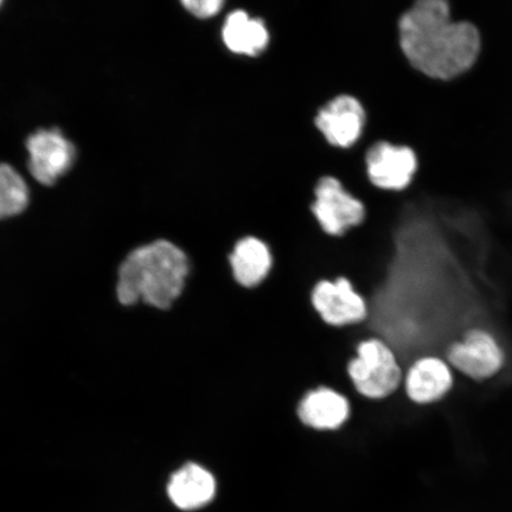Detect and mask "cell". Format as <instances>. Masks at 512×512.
Returning a JSON list of instances; mask_svg holds the SVG:
<instances>
[{
    "label": "cell",
    "instance_id": "30bf717a",
    "mask_svg": "<svg viewBox=\"0 0 512 512\" xmlns=\"http://www.w3.org/2000/svg\"><path fill=\"white\" fill-rule=\"evenodd\" d=\"M221 38L230 53L248 59L265 54L272 41L265 18L254 17L243 9L229 12L222 24Z\"/></svg>",
    "mask_w": 512,
    "mask_h": 512
},
{
    "label": "cell",
    "instance_id": "52a82bcc",
    "mask_svg": "<svg viewBox=\"0 0 512 512\" xmlns=\"http://www.w3.org/2000/svg\"><path fill=\"white\" fill-rule=\"evenodd\" d=\"M311 304L319 318L332 328L360 324L369 316L366 299L345 277L318 281L311 292Z\"/></svg>",
    "mask_w": 512,
    "mask_h": 512
},
{
    "label": "cell",
    "instance_id": "5b68a950",
    "mask_svg": "<svg viewBox=\"0 0 512 512\" xmlns=\"http://www.w3.org/2000/svg\"><path fill=\"white\" fill-rule=\"evenodd\" d=\"M367 120L362 101L355 95L342 93L319 106L313 125L326 144L338 150H349L360 143Z\"/></svg>",
    "mask_w": 512,
    "mask_h": 512
},
{
    "label": "cell",
    "instance_id": "7c38bea8",
    "mask_svg": "<svg viewBox=\"0 0 512 512\" xmlns=\"http://www.w3.org/2000/svg\"><path fill=\"white\" fill-rule=\"evenodd\" d=\"M229 265L236 284L247 290L270 277L274 265L271 247L254 235L242 236L229 253Z\"/></svg>",
    "mask_w": 512,
    "mask_h": 512
},
{
    "label": "cell",
    "instance_id": "ba28073f",
    "mask_svg": "<svg viewBox=\"0 0 512 512\" xmlns=\"http://www.w3.org/2000/svg\"><path fill=\"white\" fill-rule=\"evenodd\" d=\"M448 362L473 380H488L504 366L501 344L489 331L475 329L447 351Z\"/></svg>",
    "mask_w": 512,
    "mask_h": 512
},
{
    "label": "cell",
    "instance_id": "6da1fadb",
    "mask_svg": "<svg viewBox=\"0 0 512 512\" xmlns=\"http://www.w3.org/2000/svg\"><path fill=\"white\" fill-rule=\"evenodd\" d=\"M398 42L409 66L427 78H458L476 63L478 29L469 22H454L445 0H419L398 19Z\"/></svg>",
    "mask_w": 512,
    "mask_h": 512
},
{
    "label": "cell",
    "instance_id": "9c48e42d",
    "mask_svg": "<svg viewBox=\"0 0 512 512\" xmlns=\"http://www.w3.org/2000/svg\"><path fill=\"white\" fill-rule=\"evenodd\" d=\"M27 147L31 175L43 185L54 184L66 174L76 156L73 143L64 137L59 128L31 134Z\"/></svg>",
    "mask_w": 512,
    "mask_h": 512
},
{
    "label": "cell",
    "instance_id": "3957f363",
    "mask_svg": "<svg viewBox=\"0 0 512 512\" xmlns=\"http://www.w3.org/2000/svg\"><path fill=\"white\" fill-rule=\"evenodd\" d=\"M348 375L356 392L369 400L394 394L402 382V370L387 341L370 337L358 343L356 356L348 364Z\"/></svg>",
    "mask_w": 512,
    "mask_h": 512
},
{
    "label": "cell",
    "instance_id": "8992f818",
    "mask_svg": "<svg viewBox=\"0 0 512 512\" xmlns=\"http://www.w3.org/2000/svg\"><path fill=\"white\" fill-rule=\"evenodd\" d=\"M364 166L371 187L399 192L412 184L419 160L412 147L379 140L364 153Z\"/></svg>",
    "mask_w": 512,
    "mask_h": 512
},
{
    "label": "cell",
    "instance_id": "2e32d148",
    "mask_svg": "<svg viewBox=\"0 0 512 512\" xmlns=\"http://www.w3.org/2000/svg\"><path fill=\"white\" fill-rule=\"evenodd\" d=\"M223 0H183L182 5L197 18L207 19L219 15L224 6Z\"/></svg>",
    "mask_w": 512,
    "mask_h": 512
},
{
    "label": "cell",
    "instance_id": "e0dca14e",
    "mask_svg": "<svg viewBox=\"0 0 512 512\" xmlns=\"http://www.w3.org/2000/svg\"><path fill=\"white\" fill-rule=\"evenodd\" d=\"M0 5H2V2H0Z\"/></svg>",
    "mask_w": 512,
    "mask_h": 512
},
{
    "label": "cell",
    "instance_id": "277c9868",
    "mask_svg": "<svg viewBox=\"0 0 512 512\" xmlns=\"http://www.w3.org/2000/svg\"><path fill=\"white\" fill-rule=\"evenodd\" d=\"M310 210L320 230L329 238H343L367 220L366 204L334 175L318 179Z\"/></svg>",
    "mask_w": 512,
    "mask_h": 512
},
{
    "label": "cell",
    "instance_id": "7a4b0ae2",
    "mask_svg": "<svg viewBox=\"0 0 512 512\" xmlns=\"http://www.w3.org/2000/svg\"><path fill=\"white\" fill-rule=\"evenodd\" d=\"M189 272L188 256L175 243L158 240L134 249L119 268V302L131 306L142 300L168 310L181 297Z\"/></svg>",
    "mask_w": 512,
    "mask_h": 512
},
{
    "label": "cell",
    "instance_id": "5bb4252c",
    "mask_svg": "<svg viewBox=\"0 0 512 512\" xmlns=\"http://www.w3.org/2000/svg\"><path fill=\"white\" fill-rule=\"evenodd\" d=\"M217 485L213 473L203 466L189 463L171 476L168 495L182 510H197L213 501Z\"/></svg>",
    "mask_w": 512,
    "mask_h": 512
},
{
    "label": "cell",
    "instance_id": "9a60e30c",
    "mask_svg": "<svg viewBox=\"0 0 512 512\" xmlns=\"http://www.w3.org/2000/svg\"><path fill=\"white\" fill-rule=\"evenodd\" d=\"M29 188L11 165L0 164V219L15 216L28 207Z\"/></svg>",
    "mask_w": 512,
    "mask_h": 512
},
{
    "label": "cell",
    "instance_id": "8fae6325",
    "mask_svg": "<svg viewBox=\"0 0 512 512\" xmlns=\"http://www.w3.org/2000/svg\"><path fill=\"white\" fill-rule=\"evenodd\" d=\"M350 413L349 400L329 387L310 390L300 400L297 408L302 424L320 432L338 430L349 420Z\"/></svg>",
    "mask_w": 512,
    "mask_h": 512
},
{
    "label": "cell",
    "instance_id": "4fadbf2b",
    "mask_svg": "<svg viewBox=\"0 0 512 512\" xmlns=\"http://www.w3.org/2000/svg\"><path fill=\"white\" fill-rule=\"evenodd\" d=\"M405 386L409 400L418 405H430L445 398L452 389L451 368L441 358L421 357L409 368Z\"/></svg>",
    "mask_w": 512,
    "mask_h": 512
}]
</instances>
